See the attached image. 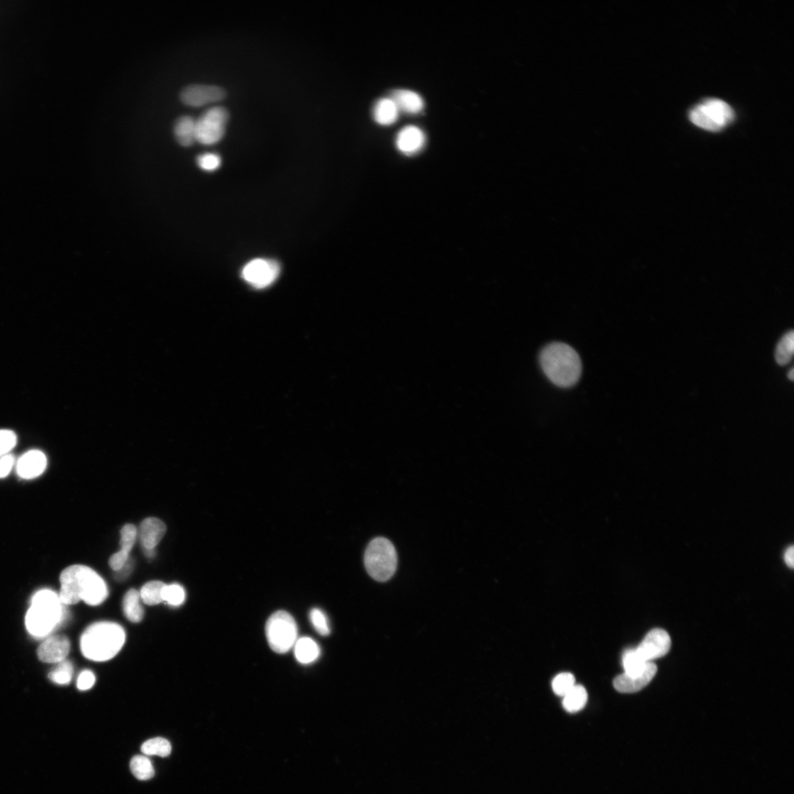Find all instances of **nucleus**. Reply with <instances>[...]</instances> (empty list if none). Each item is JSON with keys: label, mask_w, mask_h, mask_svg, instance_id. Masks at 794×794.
I'll list each match as a JSON object with an SVG mask.
<instances>
[{"label": "nucleus", "mask_w": 794, "mask_h": 794, "mask_svg": "<svg viewBox=\"0 0 794 794\" xmlns=\"http://www.w3.org/2000/svg\"><path fill=\"white\" fill-rule=\"evenodd\" d=\"M61 602L66 605L81 601L91 606L102 604L108 596L104 579L92 569L83 565H73L65 569L60 577Z\"/></svg>", "instance_id": "1"}, {"label": "nucleus", "mask_w": 794, "mask_h": 794, "mask_svg": "<svg viewBox=\"0 0 794 794\" xmlns=\"http://www.w3.org/2000/svg\"><path fill=\"white\" fill-rule=\"evenodd\" d=\"M125 639V629L121 625L100 622L86 628L81 639V649L87 659L105 662L118 655Z\"/></svg>", "instance_id": "2"}, {"label": "nucleus", "mask_w": 794, "mask_h": 794, "mask_svg": "<svg viewBox=\"0 0 794 794\" xmlns=\"http://www.w3.org/2000/svg\"><path fill=\"white\" fill-rule=\"evenodd\" d=\"M540 362L546 376L558 387H572L580 378V358L568 344L562 342L548 344L542 349Z\"/></svg>", "instance_id": "3"}, {"label": "nucleus", "mask_w": 794, "mask_h": 794, "mask_svg": "<svg viewBox=\"0 0 794 794\" xmlns=\"http://www.w3.org/2000/svg\"><path fill=\"white\" fill-rule=\"evenodd\" d=\"M58 594L51 590L36 593L26 619L29 632L36 637L52 633L66 618V609Z\"/></svg>", "instance_id": "4"}, {"label": "nucleus", "mask_w": 794, "mask_h": 794, "mask_svg": "<svg viewBox=\"0 0 794 794\" xmlns=\"http://www.w3.org/2000/svg\"><path fill=\"white\" fill-rule=\"evenodd\" d=\"M364 564L369 576L378 582H386L397 567V554L393 544L383 537L373 540L364 555Z\"/></svg>", "instance_id": "5"}, {"label": "nucleus", "mask_w": 794, "mask_h": 794, "mask_svg": "<svg viewBox=\"0 0 794 794\" xmlns=\"http://www.w3.org/2000/svg\"><path fill=\"white\" fill-rule=\"evenodd\" d=\"M689 120L696 126L711 132H719L735 120L731 106L719 99H708L694 107Z\"/></svg>", "instance_id": "6"}, {"label": "nucleus", "mask_w": 794, "mask_h": 794, "mask_svg": "<svg viewBox=\"0 0 794 794\" xmlns=\"http://www.w3.org/2000/svg\"><path fill=\"white\" fill-rule=\"evenodd\" d=\"M266 635L269 646L274 651L279 654L287 653L294 646L297 641V624L288 612H275L267 622Z\"/></svg>", "instance_id": "7"}, {"label": "nucleus", "mask_w": 794, "mask_h": 794, "mask_svg": "<svg viewBox=\"0 0 794 794\" xmlns=\"http://www.w3.org/2000/svg\"><path fill=\"white\" fill-rule=\"evenodd\" d=\"M227 110L222 107L210 108L195 120L196 141L205 145H215L223 138L228 122Z\"/></svg>", "instance_id": "8"}, {"label": "nucleus", "mask_w": 794, "mask_h": 794, "mask_svg": "<svg viewBox=\"0 0 794 794\" xmlns=\"http://www.w3.org/2000/svg\"><path fill=\"white\" fill-rule=\"evenodd\" d=\"M282 267L277 262L257 259L249 262L243 267L242 277L252 287L264 289L276 282Z\"/></svg>", "instance_id": "9"}, {"label": "nucleus", "mask_w": 794, "mask_h": 794, "mask_svg": "<svg viewBox=\"0 0 794 794\" xmlns=\"http://www.w3.org/2000/svg\"><path fill=\"white\" fill-rule=\"evenodd\" d=\"M671 646V641L668 633L657 628L648 633L636 650L645 662H652L665 656Z\"/></svg>", "instance_id": "10"}, {"label": "nucleus", "mask_w": 794, "mask_h": 794, "mask_svg": "<svg viewBox=\"0 0 794 794\" xmlns=\"http://www.w3.org/2000/svg\"><path fill=\"white\" fill-rule=\"evenodd\" d=\"M225 97V91L220 87L206 85H192L185 88L180 95L185 105L200 107L219 102Z\"/></svg>", "instance_id": "11"}, {"label": "nucleus", "mask_w": 794, "mask_h": 794, "mask_svg": "<svg viewBox=\"0 0 794 794\" xmlns=\"http://www.w3.org/2000/svg\"><path fill=\"white\" fill-rule=\"evenodd\" d=\"M657 671V666L653 662H649L644 671L639 674L628 675L624 673L617 676L614 681V686L620 693L638 692L649 685Z\"/></svg>", "instance_id": "12"}, {"label": "nucleus", "mask_w": 794, "mask_h": 794, "mask_svg": "<svg viewBox=\"0 0 794 794\" xmlns=\"http://www.w3.org/2000/svg\"><path fill=\"white\" fill-rule=\"evenodd\" d=\"M70 641L66 636H52L46 639L38 647V659L48 664H58L64 660L70 651Z\"/></svg>", "instance_id": "13"}, {"label": "nucleus", "mask_w": 794, "mask_h": 794, "mask_svg": "<svg viewBox=\"0 0 794 794\" xmlns=\"http://www.w3.org/2000/svg\"><path fill=\"white\" fill-rule=\"evenodd\" d=\"M166 532V525L159 519L149 517L145 520L138 530V535L143 550H155Z\"/></svg>", "instance_id": "14"}, {"label": "nucleus", "mask_w": 794, "mask_h": 794, "mask_svg": "<svg viewBox=\"0 0 794 794\" xmlns=\"http://www.w3.org/2000/svg\"><path fill=\"white\" fill-rule=\"evenodd\" d=\"M425 143L426 135L423 130L411 125L402 129L396 139L397 148L407 155H412L421 151Z\"/></svg>", "instance_id": "15"}, {"label": "nucleus", "mask_w": 794, "mask_h": 794, "mask_svg": "<svg viewBox=\"0 0 794 794\" xmlns=\"http://www.w3.org/2000/svg\"><path fill=\"white\" fill-rule=\"evenodd\" d=\"M46 467V458L38 450H32L23 455L17 464L18 475L24 479H33L41 475Z\"/></svg>", "instance_id": "16"}, {"label": "nucleus", "mask_w": 794, "mask_h": 794, "mask_svg": "<svg viewBox=\"0 0 794 794\" xmlns=\"http://www.w3.org/2000/svg\"><path fill=\"white\" fill-rule=\"evenodd\" d=\"M389 98L395 103L400 112L406 113L416 114L421 112L425 106L422 97L409 90H394L391 92Z\"/></svg>", "instance_id": "17"}, {"label": "nucleus", "mask_w": 794, "mask_h": 794, "mask_svg": "<svg viewBox=\"0 0 794 794\" xmlns=\"http://www.w3.org/2000/svg\"><path fill=\"white\" fill-rule=\"evenodd\" d=\"M400 111L390 98L379 100L373 106V118L381 125H391L399 118Z\"/></svg>", "instance_id": "18"}, {"label": "nucleus", "mask_w": 794, "mask_h": 794, "mask_svg": "<svg viewBox=\"0 0 794 794\" xmlns=\"http://www.w3.org/2000/svg\"><path fill=\"white\" fill-rule=\"evenodd\" d=\"M296 659L301 664H310L320 656V648L312 639L302 637L297 639L294 646Z\"/></svg>", "instance_id": "19"}, {"label": "nucleus", "mask_w": 794, "mask_h": 794, "mask_svg": "<svg viewBox=\"0 0 794 794\" xmlns=\"http://www.w3.org/2000/svg\"><path fill=\"white\" fill-rule=\"evenodd\" d=\"M175 134L182 146L192 145L196 142L195 120L190 116H182L175 125Z\"/></svg>", "instance_id": "20"}, {"label": "nucleus", "mask_w": 794, "mask_h": 794, "mask_svg": "<svg viewBox=\"0 0 794 794\" xmlns=\"http://www.w3.org/2000/svg\"><path fill=\"white\" fill-rule=\"evenodd\" d=\"M140 593L135 589L129 590L123 599V611L126 618L133 623L141 622L144 618L145 611L140 604Z\"/></svg>", "instance_id": "21"}, {"label": "nucleus", "mask_w": 794, "mask_h": 794, "mask_svg": "<svg viewBox=\"0 0 794 794\" xmlns=\"http://www.w3.org/2000/svg\"><path fill=\"white\" fill-rule=\"evenodd\" d=\"M564 697L563 706L569 713L581 711L588 701V693L586 689L579 685H575Z\"/></svg>", "instance_id": "22"}, {"label": "nucleus", "mask_w": 794, "mask_h": 794, "mask_svg": "<svg viewBox=\"0 0 794 794\" xmlns=\"http://www.w3.org/2000/svg\"><path fill=\"white\" fill-rule=\"evenodd\" d=\"M133 775L139 780H149L155 776L152 761L147 757L136 756L130 761Z\"/></svg>", "instance_id": "23"}, {"label": "nucleus", "mask_w": 794, "mask_h": 794, "mask_svg": "<svg viewBox=\"0 0 794 794\" xmlns=\"http://www.w3.org/2000/svg\"><path fill=\"white\" fill-rule=\"evenodd\" d=\"M166 584L160 581L148 582L140 591V597H141L144 603L148 605L159 604L163 602L162 592Z\"/></svg>", "instance_id": "24"}, {"label": "nucleus", "mask_w": 794, "mask_h": 794, "mask_svg": "<svg viewBox=\"0 0 794 794\" xmlns=\"http://www.w3.org/2000/svg\"><path fill=\"white\" fill-rule=\"evenodd\" d=\"M794 351V334L790 331L786 333L777 345L775 359L780 366H785L790 363Z\"/></svg>", "instance_id": "25"}, {"label": "nucleus", "mask_w": 794, "mask_h": 794, "mask_svg": "<svg viewBox=\"0 0 794 794\" xmlns=\"http://www.w3.org/2000/svg\"><path fill=\"white\" fill-rule=\"evenodd\" d=\"M648 663L639 656L636 649H627L622 657L624 674L628 675H636L643 672Z\"/></svg>", "instance_id": "26"}, {"label": "nucleus", "mask_w": 794, "mask_h": 794, "mask_svg": "<svg viewBox=\"0 0 794 794\" xmlns=\"http://www.w3.org/2000/svg\"><path fill=\"white\" fill-rule=\"evenodd\" d=\"M141 751L146 756L165 758L171 754L172 746L165 738H155L145 742L141 747Z\"/></svg>", "instance_id": "27"}, {"label": "nucleus", "mask_w": 794, "mask_h": 794, "mask_svg": "<svg viewBox=\"0 0 794 794\" xmlns=\"http://www.w3.org/2000/svg\"><path fill=\"white\" fill-rule=\"evenodd\" d=\"M74 672L71 662L64 660L58 664V666L49 674V679L53 683L59 685H67L71 682Z\"/></svg>", "instance_id": "28"}, {"label": "nucleus", "mask_w": 794, "mask_h": 794, "mask_svg": "<svg viewBox=\"0 0 794 794\" xmlns=\"http://www.w3.org/2000/svg\"><path fill=\"white\" fill-rule=\"evenodd\" d=\"M575 686V679L572 674L569 672L557 675L552 681V689L555 694L564 696Z\"/></svg>", "instance_id": "29"}, {"label": "nucleus", "mask_w": 794, "mask_h": 794, "mask_svg": "<svg viewBox=\"0 0 794 794\" xmlns=\"http://www.w3.org/2000/svg\"><path fill=\"white\" fill-rule=\"evenodd\" d=\"M310 620L316 631L322 636L331 634L329 621L326 614L319 609H314L310 612Z\"/></svg>", "instance_id": "30"}, {"label": "nucleus", "mask_w": 794, "mask_h": 794, "mask_svg": "<svg viewBox=\"0 0 794 794\" xmlns=\"http://www.w3.org/2000/svg\"><path fill=\"white\" fill-rule=\"evenodd\" d=\"M120 552L128 555L133 549L138 536L137 528L131 524L126 525L121 530Z\"/></svg>", "instance_id": "31"}, {"label": "nucleus", "mask_w": 794, "mask_h": 794, "mask_svg": "<svg viewBox=\"0 0 794 794\" xmlns=\"http://www.w3.org/2000/svg\"><path fill=\"white\" fill-rule=\"evenodd\" d=\"M162 597L163 602L170 605L179 606L183 603L185 597L184 589L177 584L166 585L163 589Z\"/></svg>", "instance_id": "32"}, {"label": "nucleus", "mask_w": 794, "mask_h": 794, "mask_svg": "<svg viewBox=\"0 0 794 794\" xmlns=\"http://www.w3.org/2000/svg\"><path fill=\"white\" fill-rule=\"evenodd\" d=\"M221 158L215 153H206L200 155L197 159L199 167L207 172H213L221 166Z\"/></svg>", "instance_id": "33"}, {"label": "nucleus", "mask_w": 794, "mask_h": 794, "mask_svg": "<svg viewBox=\"0 0 794 794\" xmlns=\"http://www.w3.org/2000/svg\"><path fill=\"white\" fill-rule=\"evenodd\" d=\"M16 443V436L14 432L0 430V459L8 455L15 447Z\"/></svg>", "instance_id": "34"}, {"label": "nucleus", "mask_w": 794, "mask_h": 794, "mask_svg": "<svg viewBox=\"0 0 794 794\" xmlns=\"http://www.w3.org/2000/svg\"><path fill=\"white\" fill-rule=\"evenodd\" d=\"M96 681V676L89 670H86L79 675L78 688L81 691H86L93 687Z\"/></svg>", "instance_id": "35"}, {"label": "nucleus", "mask_w": 794, "mask_h": 794, "mask_svg": "<svg viewBox=\"0 0 794 794\" xmlns=\"http://www.w3.org/2000/svg\"><path fill=\"white\" fill-rule=\"evenodd\" d=\"M14 458L11 455H6L0 459V478H6L10 473Z\"/></svg>", "instance_id": "36"}, {"label": "nucleus", "mask_w": 794, "mask_h": 794, "mask_svg": "<svg viewBox=\"0 0 794 794\" xmlns=\"http://www.w3.org/2000/svg\"><path fill=\"white\" fill-rule=\"evenodd\" d=\"M793 554H794L793 547H792V546L788 547L785 552V555H784L785 562L786 563L787 566L790 568H793V565H794Z\"/></svg>", "instance_id": "37"}, {"label": "nucleus", "mask_w": 794, "mask_h": 794, "mask_svg": "<svg viewBox=\"0 0 794 794\" xmlns=\"http://www.w3.org/2000/svg\"><path fill=\"white\" fill-rule=\"evenodd\" d=\"M793 373H794V370H793V368H791L790 370L789 371L788 373V377L791 381H793V377H794Z\"/></svg>", "instance_id": "38"}]
</instances>
